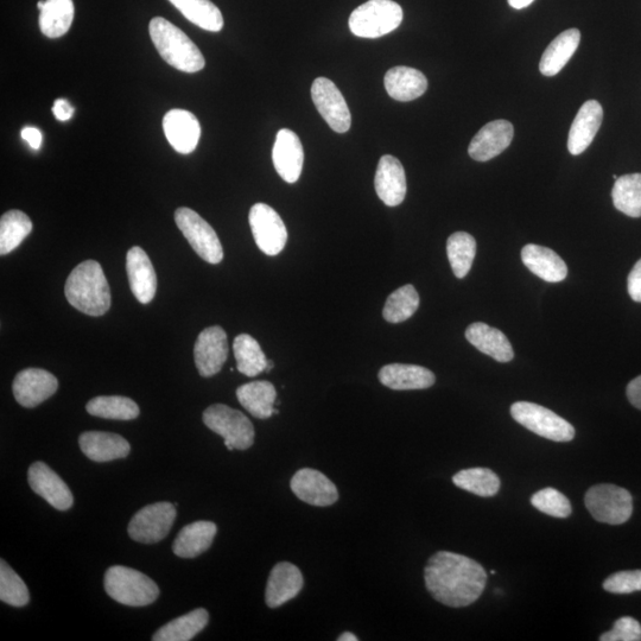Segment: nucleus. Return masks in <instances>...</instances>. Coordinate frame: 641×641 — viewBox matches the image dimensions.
<instances>
[{"instance_id":"nucleus-2","label":"nucleus","mask_w":641,"mask_h":641,"mask_svg":"<svg viewBox=\"0 0 641 641\" xmlns=\"http://www.w3.org/2000/svg\"><path fill=\"white\" fill-rule=\"evenodd\" d=\"M65 294L69 304L86 315L103 316L111 308L109 282L95 260L76 266L67 279Z\"/></svg>"},{"instance_id":"nucleus-20","label":"nucleus","mask_w":641,"mask_h":641,"mask_svg":"<svg viewBox=\"0 0 641 641\" xmlns=\"http://www.w3.org/2000/svg\"><path fill=\"white\" fill-rule=\"evenodd\" d=\"M304 585L301 570L295 564L281 562L271 570L265 601L270 608H278L296 598Z\"/></svg>"},{"instance_id":"nucleus-5","label":"nucleus","mask_w":641,"mask_h":641,"mask_svg":"<svg viewBox=\"0 0 641 641\" xmlns=\"http://www.w3.org/2000/svg\"><path fill=\"white\" fill-rule=\"evenodd\" d=\"M403 9L393 0H368L349 17L355 36L378 38L392 33L403 22Z\"/></svg>"},{"instance_id":"nucleus-38","label":"nucleus","mask_w":641,"mask_h":641,"mask_svg":"<svg viewBox=\"0 0 641 641\" xmlns=\"http://www.w3.org/2000/svg\"><path fill=\"white\" fill-rule=\"evenodd\" d=\"M614 207L627 217L641 218V174L619 177L612 190Z\"/></svg>"},{"instance_id":"nucleus-43","label":"nucleus","mask_w":641,"mask_h":641,"mask_svg":"<svg viewBox=\"0 0 641 641\" xmlns=\"http://www.w3.org/2000/svg\"><path fill=\"white\" fill-rule=\"evenodd\" d=\"M531 504L538 511L555 518H568L573 511L566 495L555 488H544L533 494Z\"/></svg>"},{"instance_id":"nucleus-7","label":"nucleus","mask_w":641,"mask_h":641,"mask_svg":"<svg viewBox=\"0 0 641 641\" xmlns=\"http://www.w3.org/2000/svg\"><path fill=\"white\" fill-rule=\"evenodd\" d=\"M511 415L514 421L544 439L570 442L575 437L573 425L544 406L530 402H517L511 406Z\"/></svg>"},{"instance_id":"nucleus-42","label":"nucleus","mask_w":641,"mask_h":641,"mask_svg":"<svg viewBox=\"0 0 641 641\" xmlns=\"http://www.w3.org/2000/svg\"><path fill=\"white\" fill-rule=\"evenodd\" d=\"M0 600L12 607H24L30 601L27 585L4 560L0 562Z\"/></svg>"},{"instance_id":"nucleus-8","label":"nucleus","mask_w":641,"mask_h":641,"mask_svg":"<svg viewBox=\"0 0 641 641\" xmlns=\"http://www.w3.org/2000/svg\"><path fill=\"white\" fill-rule=\"evenodd\" d=\"M585 503L595 520L609 525L624 524L633 513L631 493L615 485L602 484L589 488Z\"/></svg>"},{"instance_id":"nucleus-35","label":"nucleus","mask_w":641,"mask_h":641,"mask_svg":"<svg viewBox=\"0 0 641 641\" xmlns=\"http://www.w3.org/2000/svg\"><path fill=\"white\" fill-rule=\"evenodd\" d=\"M233 352L237 360L238 371L244 376L252 378L265 372L269 360L266 359L258 341L251 335H238L234 340Z\"/></svg>"},{"instance_id":"nucleus-53","label":"nucleus","mask_w":641,"mask_h":641,"mask_svg":"<svg viewBox=\"0 0 641 641\" xmlns=\"http://www.w3.org/2000/svg\"><path fill=\"white\" fill-rule=\"evenodd\" d=\"M44 3H46V0H40V2L37 3V8L42 10Z\"/></svg>"},{"instance_id":"nucleus-16","label":"nucleus","mask_w":641,"mask_h":641,"mask_svg":"<svg viewBox=\"0 0 641 641\" xmlns=\"http://www.w3.org/2000/svg\"><path fill=\"white\" fill-rule=\"evenodd\" d=\"M291 490L298 499L313 506H332L339 500L338 488L325 474L312 468L298 471L290 482Z\"/></svg>"},{"instance_id":"nucleus-51","label":"nucleus","mask_w":641,"mask_h":641,"mask_svg":"<svg viewBox=\"0 0 641 641\" xmlns=\"http://www.w3.org/2000/svg\"><path fill=\"white\" fill-rule=\"evenodd\" d=\"M339 641H358L359 638L355 636V634L351 632H345L342 633L341 636L338 638Z\"/></svg>"},{"instance_id":"nucleus-22","label":"nucleus","mask_w":641,"mask_h":641,"mask_svg":"<svg viewBox=\"0 0 641 641\" xmlns=\"http://www.w3.org/2000/svg\"><path fill=\"white\" fill-rule=\"evenodd\" d=\"M130 288L138 302L148 304L156 295L157 276L147 252L135 246L126 255Z\"/></svg>"},{"instance_id":"nucleus-47","label":"nucleus","mask_w":641,"mask_h":641,"mask_svg":"<svg viewBox=\"0 0 641 641\" xmlns=\"http://www.w3.org/2000/svg\"><path fill=\"white\" fill-rule=\"evenodd\" d=\"M53 113L60 122H67L74 116V107L66 99H57L53 106Z\"/></svg>"},{"instance_id":"nucleus-19","label":"nucleus","mask_w":641,"mask_h":641,"mask_svg":"<svg viewBox=\"0 0 641 641\" xmlns=\"http://www.w3.org/2000/svg\"><path fill=\"white\" fill-rule=\"evenodd\" d=\"M272 161L279 176L287 183H296L302 174L304 152L300 138L289 129L279 130Z\"/></svg>"},{"instance_id":"nucleus-48","label":"nucleus","mask_w":641,"mask_h":641,"mask_svg":"<svg viewBox=\"0 0 641 641\" xmlns=\"http://www.w3.org/2000/svg\"><path fill=\"white\" fill-rule=\"evenodd\" d=\"M626 393L628 401H630L634 408L641 410V376L634 378L632 382L628 384Z\"/></svg>"},{"instance_id":"nucleus-6","label":"nucleus","mask_w":641,"mask_h":641,"mask_svg":"<svg viewBox=\"0 0 641 641\" xmlns=\"http://www.w3.org/2000/svg\"><path fill=\"white\" fill-rule=\"evenodd\" d=\"M203 423L225 440L228 450H246L255 443V428L243 412L214 404L203 412Z\"/></svg>"},{"instance_id":"nucleus-18","label":"nucleus","mask_w":641,"mask_h":641,"mask_svg":"<svg viewBox=\"0 0 641 641\" xmlns=\"http://www.w3.org/2000/svg\"><path fill=\"white\" fill-rule=\"evenodd\" d=\"M513 136L514 129L510 122L504 119L494 120L474 136L469 144L468 154L478 162L493 160L510 147Z\"/></svg>"},{"instance_id":"nucleus-1","label":"nucleus","mask_w":641,"mask_h":641,"mask_svg":"<svg viewBox=\"0 0 641 641\" xmlns=\"http://www.w3.org/2000/svg\"><path fill=\"white\" fill-rule=\"evenodd\" d=\"M425 586L436 601L461 608L474 604L484 593L487 574L481 564L455 552L440 551L424 570Z\"/></svg>"},{"instance_id":"nucleus-32","label":"nucleus","mask_w":641,"mask_h":641,"mask_svg":"<svg viewBox=\"0 0 641 641\" xmlns=\"http://www.w3.org/2000/svg\"><path fill=\"white\" fill-rule=\"evenodd\" d=\"M209 614L206 609L198 608L182 617L170 621L158 630L154 641H189L198 636L208 625Z\"/></svg>"},{"instance_id":"nucleus-36","label":"nucleus","mask_w":641,"mask_h":641,"mask_svg":"<svg viewBox=\"0 0 641 641\" xmlns=\"http://www.w3.org/2000/svg\"><path fill=\"white\" fill-rule=\"evenodd\" d=\"M88 414L105 420L131 421L141 414L139 406L128 397L100 396L86 406Z\"/></svg>"},{"instance_id":"nucleus-45","label":"nucleus","mask_w":641,"mask_h":641,"mask_svg":"<svg viewBox=\"0 0 641 641\" xmlns=\"http://www.w3.org/2000/svg\"><path fill=\"white\" fill-rule=\"evenodd\" d=\"M601 641H640L641 625L631 617L620 618L615 621L611 631L600 637Z\"/></svg>"},{"instance_id":"nucleus-30","label":"nucleus","mask_w":641,"mask_h":641,"mask_svg":"<svg viewBox=\"0 0 641 641\" xmlns=\"http://www.w3.org/2000/svg\"><path fill=\"white\" fill-rule=\"evenodd\" d=\"M580 41V30L563 31L545 50L541 62H539V71L545 76H555L560 73L579 48Z\"/></svg>"},{"instance_id":"nucleus-44","label":"nucleus","mask_w":641,"mask_h":641,"mask_svg":"<svg viewBox=\"0 0 641 641\" xmlns=\"http://www.w3.org/2000/svg\"><path fill=\"white\" fill-rule=\"evenodd\" d=\"M604 589L612 594H631L641 592V570L620 571L609 576Z\"/></svg>"},{"instance_id":"nucleus-13","label":"nucleus","mask_w":641,"mask_h":641,"mask_svg":"<svg viewBox=\"0 0 641 641\" xmlns=\"http://www.w3.org/2000/svg\"><path fill=\"white\" fill-rule=\"evenodd\" d=\"M195 365L201 377L215 376L228 357L227 334L219 326L203 329L194 347Z\"/></svg>"},{"instance_id":"nucleus-31","label":"nucleus","mask_w":641,"mask_h":641,"mask_svg":"<svg viewBox=\"0 0 641 641\" xmlns=\"http://www.w3.org/2000/svg\"><path fill=\"white\" fill-rule=\"evenodd\" d=\"M237 398L244 409L259 420H268L275 415L277 392L275 386L265 380L238 387Z\"/></svg>"},{"instance_id":"nucleus-54","label":"nucleus","mask_w":641,"mask_h":641,"mask_svg":"<svg viewBox=\"0 0 641 641\" xmlns=\"http://www.w3.org/2000/svg\"><path fill=\"white\" fill-rule=\"evenodd\" d=\"M613 179H614L615 181H617V180L619 179V177H618L617 175H613Z\"/></svg>"},{"instance_id":"nucleus-3","label":"nucleus","mask_w":641,"mask_h":641,"mask_svg":"<svg viewBox=\"0 0 641 641\" xmlns=\"http://www.w3.org/2000/svg\"><path fill=\"white\" fill-rule=\"evenodd\" d=\"M149 33L162 59L184 73H198L206 66L200 49L183 31L163 17L151 19Z\"/></svg>"},{"instance_id":"nucleus-17","label":"nucleus","mask_w":641,"mask_h":641,"mask_svg":"<svg viewBox=\"0 0 641 641\" xmlns=\"http://www.w3.org/2000/svg\"><path fill=\"white\" fill-rule=\"evenodd\" d=\"M164 135L169 144L181 155H189L198 147L201 126L198 118L187 110L174 109L163 119Z\"/></svg>"},{"instance_id":"nucleus-25","label":"nucleus","mask_w":641,"mask_h":641,"mask_svg":"<svg viewBox=\"0 0 641 641\" xmlns=\"http://www.w3.org/2000/svg\"><path fill=\"white\" fill-rule=\"evenodd\" d=\"M380 383L396 391L425 390L433 386L436 377L428 368L408 365H386L378 374Z\"/></svg>"},{"instance_id":"nucleus-40","label":"nucleus","mask_w":641,"mask_h":641,"mask_svg":"<svg viewBox=\"0 0 641 641\" xmlns=\"http://www.w3.org/2000/svg\"><path fill=\"white\" fill-rule=\"evenodd\" d=\"M453 482L461 490L484 498L494 497L500 490L498 475L488 468L465 469L454 475Z\"/></svg>"},{"instance_id":"nucleus-39","label":"nucleus","mask_w":641,"mask_h":641,"mask_svg":"<svg viewBox=\"0 0 641 641\" xmlns=\"http://www.w3.org/2000/svg\"><path fill=\"white\" fill-rule=\"evenodd\" d=\"M447 253L454 275L465 278L477 255V241L466 232H456L447 241Z\"/></svg>"},{"instance_id":"nucleus-28","label":"nucleus","mask_w":641,"mask_h":641,"mask_svg":"<svg viewBox=\"0 0 641 641\" xmlns=\"http://www.w3.org/2000/svg\"><path fill=\"white\" fill-rule=\"evenodd\" d=\"M386 92L397 101L416 100L427 92L428 80L415 68L399 66L391 68L385 75Z\"/></svg>"},{"instance_id":"nucleus-12","label":"nucleus","mask_w":641,"mask_h":641,"mask_svg":"<svg viewBox=\"0 0 641 641\" xmlns=\"http://www.w3.org/2000/svg\"><path fill=\"white\" fill-rule=\"evenodd\" d=\"M312 98L317 111L326 120L330 129L338 133H345L351 129V112L344 95L333 81L317 78L312 86Z\"/></svg>"},{"instance_id":"nucleus-27","label":"nucleus","mask_w":641,"mask_h":641,"mask_svg":"<svg viewBox=\"0 0 641 641\" xmlns=\"http://www.w3.org/2000/svg\"><path fill=\"white\" fill-rule=\"evenodd\" d=\"M466 339L481 353L499 361L509 363L514 358L513 348L506 335L486 323L475 322L466 330Z\"/></svg>"},{"instance_id":"nucleus-21","label":"nucleus","mask_w":641,"mask_h":641,"mask_svg":"<svg viewBox=\"0 0 641 641\" xmlns=\"http://www.w3.org/2000/svg\"><path fill=\"white\" fill-rule=\"evenodd\" d=\"M377 195L386 206L401 205L406 196V175L403 164L398 158L385 155L378 163L374 179Z\"/></svg>"},{"instance_id":"nucleus-23","label":"nucleus","mask_w":641,"mask_h":641,"mask_svg":"<svg viewBox=\"0 0 641 641\" xmlns=\"http://www.w3.org/2000/svg\"><path fill=\"white\" fill-rule=\"evenodd\" d=\"M604 110L596 100L583 104L574 119L569 132L568 150L571 155L579 156L592 144L601 128Z\"/></svg>"},{"instance_id":"nucleus-14","label":"nucleus","mask_w":641,"mask_h":641,"mask_svg":"<svg viewBox=\"0 0 641 641\" xmlns=\"http://www.w3.org/2000/svg\"><path fill=\"white\" fill-rule=\"evenodd\" d=\"M59 389L54 374L41 368H27L17 374L12 391L18 404L24 408H36L55 395Z\"/></svg>"},{"instance_id":"nucleus-41","label":"nucleus","mask_w":641,"mask_h":641,"mask_svg":"<svg viewBox=\"0 0 641 641\" xmlns=\"http://www.w3.org/2000/svg\"><path fill=\"white\" fill-rule=\"evenodd\" d=\"M420 307V295L414 285L399 288L387 298L383 310L384 319L390 323H401L414 316Z\"/></svg>"},{"instance_id":"nucleus-4","label":"nucleus","mask_w":641,"mask_h":641,"mask_svg":"<svg viewBox=\"0 0 641 641\" xmlns=\"http://www.w3.org/2000/svg\"><path fill=\"white\" fill-rule=\"evenodd\" d=\"M104 586L110 598L130 607L154 604L160 588L141 571L123 566H114L106 571Z\"/></svg>"},{"instance_id":"nucleus-52","label":"nucleus","mask_w":641,"mask_h":641,"mask_svg":"<svg viewBox=\"0 0 641 641\" xmlns=\"http://www.w3.org/2000/svg\"><path fill=\"white\" fill-rule=\"evenodd\" d=\"M275 364L272 361H268V366H266L265 372H270L274 368Z\"/></svg>"},{"instance_id":"nucleus-26","label":"nucleus","mask_w":641,"mask_h":641,"mask_svg":"<svg viewBox=\"0 0 641 641\" xmlns=\"http://www.w3.org/2000/svg\"><path fill=\"white\" fill-rule=\"evenodd\" d=\"M522 260L526 268L543 281L560 283L568 276L567 264L548 247L529 244L522 250Z\"/></svg>"},{"instance_id":"nucleus-34","label":"nucleus","mask_w":641,"mask_h":641,"mask_svg":"<svg viewBox=\"0 0 641 641\" xmlns=\"http://www.w3.org/2000/svg\"><path fill=\"white\" fill-rule=\"evenodd\" d=\"M74 21L73 0H46L40 15L42 34L49 38L65 36Z\"/></svg>"},{"instance_id":"nucleus-15","label":"nucleus","mask_w":641,"mask_h":641,"mask_svg":"<svg viewBox=\"0 0 641 641\" xmlns=\"http://www.w3.org/2000/svg\"><path fill=\"white\" fill-rule=\"evenodd\" d=\"M28 481L36 494L59 511H68L74 504L72 491L52 468L43 462H35L28 471Z\"/></svg>"},{"instance_id":"nucleus-11","label":"nucleus","mask_w":641,"mask_h":641,"mask_svg":"<svg viewBox=\"0 0 641 641\" xmlns=\"http://www.w3.org/2000/svg\"><path fill=\"white\" fill-rule=\"evenodd\" d=\"M249 221L253 238L259 250L268 256H277L288 241V231L274 208L265 203H256L251 208Z\"/></svg>"},{"instance_id":"nucleus-10","label":"nucleus","mask_w":641,"mask_h":641,"mask_svg":"<svg viewBox=\"0 0 641 641\" xmlns=\"http://www.w3.org/2000/svg\"><path fill=\"white\" fill-rule=\"evenodd\" d=\"M176 509L170 503H156L143 507L131 519L129 535L133 541L155 544L168 536L175 523Z\"/></svg>"},{"instance_id":"nucleus-49","label":"nucleus","mask_w":641,"mask_h":641,"mask_svg":"<svg viewBox=\"0 0 641 641\" xmlns=\"http://www.w3.org/2000/svg\"><path fill=\"white\" fill-rule=\"evenodd\" d=\"M22 138L30 145L31 149L38 150L43 142L42 132L33 126H27L22 130Z\"/></svg>"},{"instance_id":"nucleus-33","label":"nucleus","mask_w":641,"mask_h":641,"mask_svg":"<svg viewBox=\"0 0 641 641\" xmlns=\"http://www.w3.org/2000/svg\"><path fill=\"white\" fill-rule=\"evenodd\" d=\"M181 14L199 28L219 33L224 28V17L211 0H169Z\"/></svg>"},{"instance_id":"nucleus-37","label":"nucleus","mask_w":641,"mask_h":641,"mask_svg":"<svg viewBox=\"0 0 641 641\" xmlns=\"http://www.w3.org/2000/svg\"><path fill=\"white\" fill-rule=\"evenodd\" d=\"M33 222L21 211H10L0 219V255H9L33 231Z\"/></svg>"},{"instance_id":"nucleus-46","label":"nucleus","mask_w":641,"mask_h":641,"mask_svg":"<svg viewBox=\"0 0 641 641\" xmlns=\"http://www.w3.org/2000/svg\"><path fill=\"white\" fill-rule=\"evenodd\" d=\"M627 289L632 300L641 303V259L628 275Z\"/></svg>"},{"instance_id":"nucleus-24","label":"nucleus","mask_w":641,"mask_h":641,"mask_svg":"<svg viewBox=\"0 0 641 641\" xmlns=\"http://www.w3.org/2000/svg\"><path fill=\"white\" fill-rule=\"evenodd\" d=\"M81 452L94 462H110L125 459L131 452V446L124 437L104 433V431H86L79 439Z\"/></svg>"},{"instance_id":"nucleus-9","label":"nucleus","mask_w":641,"mask_h":641,"mask_svg":"<svg viewBox=\"0 0 641 641\" xmlns=\"http://www.w3.org/2000/svg\"><path fill=\"white\" fill-rule=\"evenodd\" d=\"M175 221L193 250L209 264L224 259L221 241L213 227L193 209L181 207L175 212Z\"/></svg>"},{"instance_id":"nucleus-29","label":"nucleus","mask_w":641,"mask_h":641,"mask_svg":"<svg viewBox=\"0 0 641 641\" xmlns=\"http://www.w3.org/2000/svg\"><path fill=\"white\" fill-rule=\"evenodd\" d=\"M218 528L212 522H195L184 526L177 535L173 550L181 558H195L212 547Z\"/></svg>"},{"instance_id":"nucleus-50","label":"nucleus","mask_w":641,"mask_h":641,"mask_svg":"<svg viewBox=\"0 0 641 641\" xmlns=\"http://www.w3.org/2000/svg\"><path fill=\"white\" fill-rule=\"evenodd\" d=\"M513 9L522 10L528 8L535 0H507Z\"/></svg>"}]
</instances>
